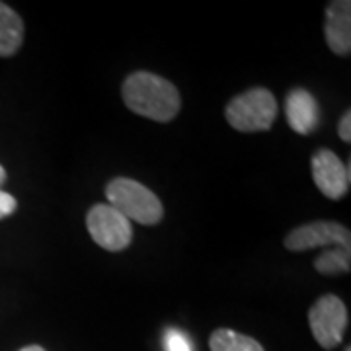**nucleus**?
<instances>
[{
  "label": "nucleus",
  "instance_id": "obj_11",
  "mask_svg": "<svg viewBox=\"0 0 351 351\" xmlns=\"http://www.w3.org/2000/svg\"><path fill=\"white\" fill-rule=\"evenodd\" d=\"M209 348L211 351H265L258 339L239 334L228 328L215 330L209 338Z\"/></svg>",
  "mask_w": 351,
  "mask_h": 351
},
{
  "label": "nucleus",
  "instance_id": "obj_1",
  "mask_svg": "<svg viewBox=\"0 0 351 351\" xmlns=\"http://www.w3.org/2000/svg\"><path fill=\"white\" fill-rule=\"evenodd\" d=\"M121 96L131 112L158 123L172 121L182 108L178 88L162 76L145 71L127 76L121 86Z\"/></svg>",
  "mask_w": 351,
  "mask_h": 351
},
{
  "label": "nucleus",
  "instance_id": "obj_13",
  "mask_svg": "<svg viewBox=\"0 0 351 351\" xmlns=\"http://www.w3.org/2000/svg\"><path fill=\"white\" fill-rule=\"evenodd\" d=\"M164 346H166V351H193L189 338H186V334H182L178 330H168L166 332Z\"/></svg>",
  "mask_w": 351,
  "mask_h": 351
},
{
  "label": "nucleus",
  "instance_id": "obj_7",
  "mask_svg": "<svg viewBox=\"0 0 351 351\" xmlns=\"http://www.w3.org/2000/svg\"><path fill=\"white\" fill-rule=\"evenodd\" d=\"M311 172L316 188L328 199H343L346 193L350 191V164L341 162L338 154L330 149H320L318 152H314V156L311 158Z\"/></svg>",
  "mask_w": 351,
  "mask_h": 351
},
{
  "label": "nucleus",
  "instance_id": "obj_10",
  "mask_svg": "<svg viewBox=\"0 0 351 351\" xmlns=\"http://www.w3.org/2000/svg\"><path fill=\"white\" fill-rule=\"evenodd\" d=\"M24 43V22L12 8L0 2V57H12Z\"/></svg>",
  "mask_w": 351,
  "mask_h": 351
},
{
  "label": "nucleus",
  "instance_id": "obj_9",
  "mask_svg": "<svg viewBox=\"0 0 351 351\" xmlns=\"http://www.w3.org/2000/svg\"><path fill=\"white\" fill-rule=\"evenodd\" d=\"M285 115L289 127L299 135H308L316 131L320 123V108L313 94L304 88H295L287 94L285 100Z\"/></svg>",
  "mask_w": 351,
  "mask_h": 351
},
{
  "label": "nucleus",
  "instance_id": "obj_4",
  "mask_svg": "<svg viewBox=\"0 0 351 351\" xmlns=\"http://www.w3.org/2000/svg\"><path fill=\"white\" fill-rule=\"evenodd\" d=\"M350 316L343 301L336 295H324L308 311V326L320 348L334 350L343 339Z\"/></svg>",
  "mask_w": 351,
  "mask_h": 351
},
{
  "label": "nucleus",
  "instance_id": "obj_8",
  "mask_svg": "<svg viewBox=\"0 0 351 351\" xmlns=\"http://www.w3.org/2000/svg\"><path fill=\"white\" fill-rule=\"evenodd\" d=\"M324 36L330 49L339 57H348L351 51V2L334 0L326 8Z\"/></svg>",
  "mask_w": 351,
  "mask_h": 351
},
{
  "label": "nucleus",
  "instance_id": "obj_14",
  "mask_svg": "<svg viewBox=\"0 0 351 351\" xmlns=\"http://www.w3.org/2000/svg\"><path fill=\"white\" fill-rule=\"evenodd\" d=\"M16 209H18V201L14 199V195L0 189V219L10 217Z\"/></svg>",
  "mask_w": 351,
  "mask_h": 351
},
{
  "label": "nucleus",
  "instance_id": "obj_3",
  "mask_svg": "<svg viewBox=\"0 0 351 351\" xmlns=\"http://www.w3.org/2000/svg\"><path fill=\"white\" fill-rule=\"evenodd\" d=\"M276 96L265 88H250L226 106V121L240 133L267 131L277 119Z\"/></svg>",
  "mask_w": 351,
  "mask_h": 351
},
{
  "label": "nucleus",
  "instance_id": "obj_16",
  "mask_svg": "<svg viewBox=\"0 0 351 351\" xmlns=\"http://www.w3.org/2000/svg\"><path fill=\"white\" fill-rule=\"evenodd\" d=\"M20 351H45L41 346H25V348H22Z\"/></svg>",
  "mask_w": 351,
  "mask_h": 351
},
{
  "label": "nucleus",
  "instance_id": "obj_18",
  "mask_svg": "<svg viewBox=\"0 0 351 351\" xmlns=\"http://www.w3.org/2000/svg\"><path fill=\"white\" fill-rule=\"evenodd\" d=\"M346 351H351V348H350V346H348V348H346Z\"/></svg>",
  "mask_w": 351,
  "mask_h": 351
},
{
  "label": "nucleus",
  "instance_id": "obj_2",
  "mask_svg": "<svg viewBox=\"0 0 351 351\" xmlns=\"http://www.w3.org/2000/svg\"><path fill=\"white\" fill-rule=\"evenodd\" d=\"M106 197L110 201L108 205L138 225L152 226L162 221L164 207L160 199L137 180L115 178L106 186Z\"/></svg>",
  "mask_w": 351,
  "mask_h": 351
},
{
  "label": "nucleus",
  "instance_id": "obj_12",
  "mask_svg": "<svg viewBox=\"0 0 351 351\" xmlns=\"http://www.w3.org/2000/svg\"><path fill=\"white\" fill-rule=\"evenodd\" d=\"M314 267L318 274L322 276H336V274H348L351 267V252L350 248H339V246H332L322 252Z\"/></svg>",
  "mask_w": 351,
  "mask_h": 351
},
{
  "label": "nucleus",
  "instance_id": "obj_6",
  "mask_svg": "<svg viewBox=\"0 0 351 351\" xmlns=\"http://www.w3.org/2000/svg\"><path fill=\"white\" fill-rule=\"evenodd\" d=\"M351 248V232L348 226L334 221H316L297 226L285 239V248L291 252H304L313 248Z\"/></svg>",
  "mask_w": 351,
  "mask_h": 351
},
{
  "label": "nucleus",
  "instance_id": "obj_5",
  "mask_svg": "<svg viewBox=\"0 0 351 351\" xmlns=\"http://www.w3.org/2000/svg\"><path fill=\"white\" fill-rule=\"evenodd\" d=\"M86 228L92 240L108 252L125 250L133 240L131 221L108 203H98L88 211Z\"/></svg>",
  "mask_w": 351,
  "mask_h": 351
},
{
  "label": "nucleus",
  "instance_id": "obj_17",
  "mask_svg": "<svg viewBox=\"0 0 351 351\" xmlns=\"http://www.w3.org/2000/svg\"><path fill=\"white\" fill-rule=\"evenodd\" d=\"M4 182H6V170H4V168L0 166V186H2Z\"/></svg>",
  "mask_w": 351,
  "mask_h": 351
},
{
  "label": "nucleus",
  "instance_id": "obj_15",
  "mask_svg": "<svg viewBox=\"0 0 351 351\" xmlns=\"http://www.w3.org/2000/svg\"><path fill=\"white\" fill-rule=\"evenodd\" d=\"M338 135L339 138L343 141V143H350L351 141V112H348L341 115V119H339L338 123Z\"/></svg>",
  "mask_w": 351,
  "mask_h": 351
}]
</instances>
